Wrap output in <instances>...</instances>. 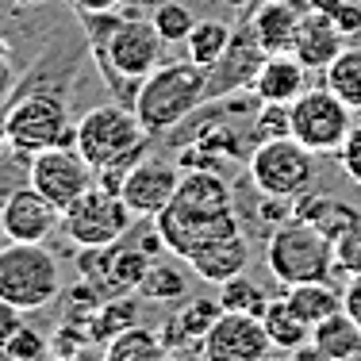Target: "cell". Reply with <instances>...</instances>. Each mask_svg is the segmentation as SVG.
<instances>
[{
  "label": "cell",
  "instance_id": "obj_3",
  "mask_svg": "<svg viewBox=\"0 0 361 361\" xmlns=\"http://www.w3.org/2000/svg\"><path fill=\"white\" fill-rule=\"evenodd\" d=\"M62 296V265L42 243L0 246V300L20 312H39Z\"/></svg>",
  "mask_w": 361,
  "mask_h": 361
},
{
  "label": "cell",
  "instance_id": "obj_26",
  "mask_svg": "<svg viewBox=\"0 0 361 361\" xmlns=\"http://www.w3.org/2000/svg\"><path fill=\"white\" fill-rule=\"evenodd\" d=\"M262 323H265V334H269L273 350H281V354H288V350L312 342V326H307L296 312H292V304H288L285 296H281V300H269V307L262 312Z\"/></svg>",
  "mask_w": 361,
  "mask_h": 361
},
{
  "label": "cell",
  "instance_id": "obj_10",
  "mask_svg": "<svg viewBox=\"0 0 361 361\" xmlns=\"http://www.w3.org/2000/svg\"><path fill=\"white\" fill-rule=\"evenodd\" d=\"M354 111L342 104L326 85L304 89L292 100V139L304 142L312 154H338L342 139L354 127Z\"/></svg>",
  "mask_w": 361,
  "mask_h": 361
},
{
  "label": "cell",
  "instance_id": "obj_5",
  "mask_svg": "<svg viewBox=\"0 0 361 361\" xmlns=\"http://www.w3.org/2000/svg\"><path fill=\"white\" fill-rule=\"evenodd\" d=\"M0 135L16 154H39L50 146H73V127H70V108L58 92L39 89V92H20L8 104V116L0 123Z\"/></svg>",
  "mask_w": 361,
  "mask_h": 361
},
{
  "label": "cell",
  "instance_id": "obj_9",
  "mask_svg": "<svg viewBox=\"0 0 361 361\" xmlns=\"http://www.w3.org/2000/svg\"><path fill=\"white\" fill-rule=\"evenodd\" d=\"M131 208L119 200V192H108V188L92 185L89 192L77 204L62 212V227L70 235V243L81 250V246H111L119 238L131 235Z\"/></svg>",
  "mask_w": 361,
  "mask_h": 361
},
{
  "label": "cell",
  "instance_id": "obj_16",
  "mask_svg": "<svg viewBox=\"0 0 361 361\" xmlns=\"http://www.w3.org/2000/svg\"><path fill=\"white\" fill-rule=\"evenodd\" d=\"M346 35H342L338 27H334L331 20L319 12V8L307 4L304 16H300V27H296V42H292V54L300 58V62L307 66V70L323 73L326 66L338 58V50L346 47Z\"/></svg>",
  "mask_w": 361,
  "mask_h": 361
},
{
  "label": "cell",
  "instance_id": "obj_24",
  "mask_svg": "<svg viewBox=\"0 0 361 361\" xmlns=\"http://www.w3.org/2000/svg\"><path fill=\"white\" fill-rule=\"evenodd\" d=\"M319 85H326V89H331L350 111H361V47L357 42L354 47L346 42V47L338 50V58L323 70Z\"/></svg>",
  "mask_w": 361,
  "mask_h": 361
},
{
  "label": "cell",
  "instance_id": "obj_11",
  "mask_svg": "<svg viewBox=\"0 0 361 361\" xmlns=\"http://www.w3.org/2000/svg\"><path fill=\"white\" fill-rule=\"evenodd\" d=\"M27 180L58 212H66L70 204H77L92 185H97V169L77 154V146H50V150L31 154Z\"/></svg>",
  "mask_w": 361,
  "mask_h": 361
},
{
  "label": "cell",
  "instance_id": "obj_19",
  "mask_svg": "<svg viewBox=\"0 0 361 361\" xmlns=\"http://www.w3.org/2000/svg\"><path fill=\"white\" fill-rule=\"evenodd\" d=\"M292 219H304L307 227H315L319 235H326L334 243L338 235H346L350 227L361 219V208H354L342 196H326V192H312L307 188L304 196L292 200Z\"/></svg>",
  "mask_w": 361,
  "mask_h": 361
},
{
  "label": "cell",
  "instance_id": "obj_6",
  "mask_svg": "<svg viewBox=\"0 0 361 361\" xmlns=\"http://www.w3.org/2000/svg\"><path fill=\"white\" fill-rule=\"evenodd\" d=\"M250 185L262 196L277 200H296L315 185V154L292 135L281 139H262L250 150Z\"/></svg>",
  "mask_w": 361,
  "mask_h": 361
},
{
  "label": "cell",
  "instance_id": "obj_37",
  "mask_svg": "<svg viewBox=\"0 0 361 361\" xmlns=\"http://www.w3.org/2000/svg\"><path fill=\"white\" fill-rule=\"evenodd\" d=\"M20 326H23V312L0 300V354H4V346L12 342V334L20 331Z\"/></svg>",
  "mask_w": 361,
  "mask_h": 361
},
{
  "label": "cell",
  "instance_id": "obj_20",
  "mask_svg": "<svg viewBox=\"0 0 361 361\" xmlns=\"http://www.w3.org/2000/svg\"><path fill=\"white\" fill-rule=\"evenodd\" d=\"M185 265L200 281H208V285H223V281L246 273V265H250V238L231 235V238H223V243H212V246H204V250H196Z\"/></svg>",
  "mask_w": 361,
  "mask_h": 361
},
{
  "label": "cell",
  "instance_id": "obj_33",
  "mask_svg": "<svg viewBox=\"0 0 361 361\" xmlns=\"http://www.w3.org/2000/svg\"><path fill=\"white\" fill-rule=\"evenodd\" d=\"M292 135V104H257L254 108V139H281Z\"/></svg>",
  "mask_w": 361,
  "mask_h": 361
},
{
  "label": "cell",
  "instance_id": "obj_40",
  "mask_svg": "<svg viewBox=\"0 0 361 361\" xmlns=\"http://www.w3.org/2000/svg\"><path fill=\"white\" fill-rule=\"evenodd\" d=\"M285 361H334V357H326L315 342H304V346H296V350H288V357Z\"/></svg>",
  "mask_w": 361,
  "mask_h": 361
},
{
  "label": "cell",
  "instance_id": "obj_38",
  "mask_svg": "<svg viewBox=\"0 0 361 361\" xmlns=\"http://www.w3.org/2000/svg\"><path fill=\"white\" fill-rule=\"evenodd\" d=\"M342 312L354 323H361V273H350L346 288H342Z\"/></svg>",
  "mask_w": 361,
  "mask_h": 361
},
{
  "label": "cell",
  "instance_id": "obj_34",
  "mask_svg": "<svg viewBox=\"0 0 361 361\" xmlns=\"http://www.w3.org/2000/svg\"><path fill=\"white\" fill-rule=\"evenodd\" d=\"M4 361H42L47 357V338L35 331V326L23 323L20 331L12 334V342L4 346V354H0Z\"/></svg>",
  "mask_w": 361,
  "mask_h": 361
},
{
  "label": "cell",
  "instance_id": "obj_8",
  "mask_svg": "<svg viewBox=\"0 0 361 361\" xmlns=\"http://www.w3.org/2000/svg\"><path fill=\"white\" fill-rule=\"evenodd\" d=\"M154 227H158L166 250L173 257H180V262H188L196 250H204V246H212V243H223V238H231V235H246L243 216H238L235 208L231 212H196V208H185V204H177V200H169L166 208L154 216Z\"/></svg>",
  "mask_w": 361,
  "mask_h": 361
},
{
  "label": "cell",
  "instance_id": "obj_14",
  "mask_svg": "<svg viewBox=\"0 0 361 361\" xmlns=\"http://www.w3.org/2000/svg\"><path fill=\"white\" fill-rule=\"evenodd\" d=\"M58 223H62V212L31 180L12 188L0 204V231L8 235V243H47Z\"/></svg>",
  "mask_w": 361,
  "mask_h": 361
},
{
  "label": "cell",
  "instance_id": "obj_36",
  "mask_svg": "<svg viewBox=\"0 0 361 361\" xmlns=\"http://www.w3.org/2000/svg\"><path fill=\"white\" fill-rule=\"evenodd\" d=\"M338 166H342V173H346L354 185H361V123H354L350 127V135L342 139V146H338Z\"/></svg>",
  "mask_w": 361,
  "mask_h": 361
},
{
  "label": "cell",
  "instance_id": "obj_32",
  "mask_svg": "<svg viewBox=\"0 0 361 361\" xmlns=\"http://www.w3.org/2000/svg\"><path fill=\"white\" fill-rule=\"evenodd\" d=\"M346 39H361V0H312Z\"/></svg>",
  "mask_w": 361,
  "mask_h": 361
},
{
  "label": "cell",
  "instance_id": "obj_42",
  "mask_svg": "<svg viewBox=\"0 0 361 361\" xmlns=\"http://www.w3.org/2000/svg\"><path fill=\"white\" fill-rule=\"evenodd\" d=\"M77 12H111V8H119V0H73Z\"/></svg>",
  "mask_w": 361,
  "mask_h": 361
},
{
  "label": "cell",
  "instance_id": "obj_35",
  "mask_svg": "<svg viewBox=\"0 0 361 361\" xmlns=\"http://www.w3.org/2000/svg\"><path fill=\"white\" fill-rule=\"evenodd\" d=\"M334 269L361 273V219L346 231V235L334 238Z\"/></svg>",
  "mask_w": 361,
  "mask_h": 361
},
{
  "label": "cell",
  "instance_id": "obj_15",
  "mask_svg": "<svg viewBox=\"0 0 361 361\" xmlns=\"http://www.w3.org/2000/svg\"><path fill=\"white\" fill-rule=\"evenodd\" d=\"M177 185H180V169H173L169 161H158V158H142L139 166H131L123 173L119 200L131 208L135 219H154L173 200Z\"/></svg>",
  "mask_w": 361,
  "mask_h": 361
},
{
  "label": "cell",
  "instance_id": "obj_31",
  "mask_svg": "<svg viewBox=\"0 0 361 361\" xmlns=\"http://www.w3.org/2000/svg\"><path fill=\"white\" fill-rule=\"evenodd\" d=\"M135 315H139V304H135L131 296L104 300V304L97 307V315H89V334H92V338H100V342H108L111 334H119L123 326L139 323Z\"/></svg>",
  "mask_w": 361,
  "mask_h": 361
},
{
  "label": "cell",
  "instance_id": "obj_18",
  "mask_svg": "<svg viewBox=\"0 0 361 361\" xmlns=\"http://www.w3.org/2000/svg\"><path fill=\"white\" fill-rule=\"evenodd\" d=\"M300 0H265L254 8L250 16V31L262 42L265 54H292V42H296V27H300Z\"/></svg>",
  "mask_w": 361,
  "mask_h": 361
},
{
  "label": "cell",
  "instance_id": "obj_39",
  "mask_svg": "<svg viewBox=\"0 0 361 361\" xmlns=\"http://www.w3.org/2000/svg\"><path fill=\"white\" fill-rule=\"evenodd\" d=\"M4 42H0V104L8 100V92H12V85H16V70H12V62H8V54H4Z\"/></svg>",
  "mask_w": 361,
  "mask_h": 361
},
{
  "label": "cell",
  "instance_id": "obj_25",
  "mask_svg": "<svg viewBox=\"0 0 361 361\" xmlns=\"http://www.w3.org/2000/svg\"><path fill=\"white\" fill-rule=\"evenodd\" d=\"M285 300L292 304V312L300 315L307 326L323 323L326 315L342 312V292L331 285V281H307V285H292L285 292Z\"/></svg>",
  "mask_w": 361,
  "mask_h": 361
},
{
  "label": "cell",
  "instance_id": "obj_43",
  "mask_svg": "<svg viewBox=\"0 0 361 361\" xmlns=\"http://www.w3.org/2000/svg\"><path fill=\"white\" fill-rule=\"evenodd\" d=\"M12 4H42V0H12Z\"/></svg>",
  "mask_w": 361,
  "mask_h": 361
},
{
  "label": "cell",
  "instance_id": "obj_1",
  "mask_svg": "<svg viewBox=\"0 0 361 361\" xmlns=\"http://www.w3.org/2000/svg\"><path fill=\"white\" fill-rule=\"evenodd\" d=\"M73 146L92 169H97V185L108 192H119L123 173L139 166L150 150V135L139 123L131 108L123 104H97L89 108L73 123Z\"/></svg>",
  "mask_w": 361,
  "mask_h": 361
},
{
  "label": "cell",
  "instance_id": "obj_29",
  "mask_svg": "<svg viewBox=\"0 0 361 361\" xmlns=\"http://www.w3.org/2000/svg\"><path fill=\"white\" fill-rule=\"evenodd\" d=\"M219 307L223 312H246V315H262L265 307H269V296H265L262 285H254L246 273H238V277L223 281L219 292H216Z\"/></svg>",
  "mask_w": 361,
  "mask_h": 361
},
{
  "label": "cell",
  "instance_id": "obj_28",
  "mask_svg": "<svg viewBox=\"0 0 361 361\" xmlns=\"http://www.w3.org/2000/svg\"><path fill=\"white\" fill-rule=\"evenodd\" d=\"M139 296L150 300V304H173V300H185L188 296V281H185V269L169 262H154L146 269L142 285H139Z\"/></svg>",
  "mask_w": 361,
  "mask_h": 361
},
{
  "label": "cell",
  "instance_id": "obj_27",
  "mask_svg": "<svg viewBox=\"0 0 361 361\" xmlns=\"http://www.w3.org/2000/svg\"><path fill=\"white\" fill-rule=\"evenodd\" d=\"M231 35H235V27H231L227 20H196L192 31H188V39H185V58L196 62L200 70H208L223 50H227Z\"/></svg>",
  "mask_w": 361,
  "mask_h": 361
},
{
  "label": "cell",
  "instance_id": "obj_2",
  "mask_svg": "<svg viewBox=\"0 0 361 361\" xmlns=\"http://www.w3.org/2000/svg\"><path fill=\"white\" fill-rule=\"evenodd\" d=\"M204 104V70L196 62H161L150 77H142L135 116L150 139H166Z\"/></svg>",
  "mask_w": 361,
  "mask_h": 361
},
{
  "label": "cell",
  "instance_id": "obj_23",
  "mask_svg": "<svg viewBox=\"0 0 361 361\" xmlns=\"http://www.w3.org/2000/svg\"><path fill=\"white\" fill-rule=\"evenodd\" d=\"M312 342L334 361H357L361 357V323H354L346 312L326 315L312 326Z\"/></svg>",
  "mask_w": 361,
  "mask_h": 361
},
{
  "label": "cell",
  "instance_id": "obj_17",
  "mask_svg": "<svg viewBox=\"0 0 361 361\" xmlns=\"http://www.w3.org/2000/svg\"><path fill=\"white\" fill-rule=\"evenodd\" d=\"M307 73L312 70L296 54H288V50L285 54H265V62H262V70H257L250 89L262 104H292L307 89Z\"/></svg>",
  "mask_w": 361,
  "mask_h": 361
},
{
  "label": "cell",
  "instance_id": "obj_13",
  "mask_svg": "<svg viewBox=\"0 0 361 361\" xmlns=\"http://www.w3.org/2000/svg\"><path fill=\"white\" fill-rule=\"evenodd\" d=\"M200 350L208 361H269L273 342L265 334L262 315L219 312L212 331L200 338Z\"/></svg>",
  "mask_w": 361,
  "mask_h": 361
},
{
  "label": "cell",
  "instance_id": "obj_12",
  "mask_svg": "<svg viewBox=\"0 0 361 361\" xmlns=\"http://www.w3.org/2000/svg\"><path fill=\"white\" fill-rule=\"evenodd\" d=\"M262 62H265V50H262V42L254 39L250 23L235 27L227 50L204 70V104L235 97V92H246L254 85L257 70H262Z\"/></svg>",
  "mask_w": 361,
  "mask_h": 361
},
{
  "label": "cell",
  "instance_id": "obj_30",
  "mask_svg": "<svg viewBox=\"0 0 361 361\" xmlns=\"http://www.w3.org/2000/svg\"><path fill=\"white\" fill-rule=\"evenodd\" d=\"M150 23H154V31L166 39V47H185L196 16H192V8L180 4V0H161V4L150 12Z\"/></svg>",
  "mask_w": 361,
  "mask_h": 361
},
{
  "label": "cell",
  "instance_id": "obj_4",
  "mask_svg": "<svg viewBox=\"0 0 361 361\" xmlns=\"http://www.w3.org/2000/svg\"><path fill=\"white\" fill-rule=\"evenodd\" d=\"M265 269L285 288L307 281H331L334 273V243L307 227L304 219H288L265 235Z\"/></svg>",
  "mask_w": 361,
  "mask_h": 361
},
{
  "label": "cell",
  "instance_id": "obj_7",
  "mask_svg": "<svg viewBox=\"0 0 361 361\" xmlns=\"http://www.w3.org/2000/svg\"><path fill=\"white\" fill-rule=\"evenodd\" d=\"M150 265L154 257L142 246L123 243V238L111 246H81V254H77V273L100 296V304L119 296H135Z\"/></svg>",
  "mask_w": 361,
  "mask_h": 361
},
{
  "label": "cell",
  "instance_id": "obj_41",
  "mask_svg": "<svg viewBox=\"0 0 361 361\" xmlns=\"http://www.w3.org/2000/svg\"><path fill=\"white\" fill-rule=\"evenodd\" d=\"M161 361H208L200 346H166V357Z\"/></svg>",
  "mask_w": 361,
  "mask_h": 361
},
{
  "label": "cell",
  "instance_id": "obj_21",
  "mask_svg": "<svg viewBox=\"0 0 361 361\" xmlns=\"http://www.w3.org/2000/svg\"><path fill=\"white\" fill-rule=\"evenodd\" d=\"M219 300L216 296H188L180 304V312L161 326L166 346H200V338L212 331V323L219 319Z\"/></svg>",
  "mask_w": 361,
  "mask_h": 361
},
{
  "label": "cell",
  "instance_id": "obj_22",
  "mask_svg": "<svg viewBox=\"0 0 361 361\" xmlns=\"http://www.w3.org/2000/svg\"><path fill=\"white\" fill-rule=\"evenodd\" d=\"M166 357V338L158 326L131 323L104 342V361H161Z\"/></svg>",
  "mask_w": 361,
  "mask_h": 361
}]
</instances>
